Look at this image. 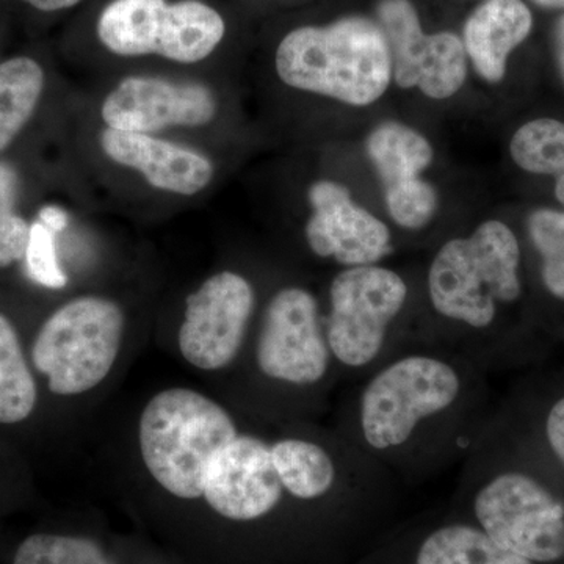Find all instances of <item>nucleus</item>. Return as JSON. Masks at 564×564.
<instances>
[{"label": "nucleus", "instance_id": "obj_12", "mask_svg": "<svg viewBox=\"0 0 564 564\" xmlns=\"http://www.w3.org/2000/svg\"><path fill=\"white\" fill-rule=\"evenodd\" d=\"M203 499L215 513L239 524L262 521L285 499L295 500L282 484L272 441L245 432L212 459Z\"/></svg>", "mask_w": 564, "mask_h": 564}, {"label": "nucleus", "instance_id": "obj_7", "mask_svg": "<svg viewBox=\"0 0 564 564\" xmlns=\"http://www.w3.org/2000/svg\"><path fill=\"white\" fill-rule=\"evenodd\" d=\"M126 315L120 304L84 295L63 304L47 318L32 344L33 369L58 397L93 391L120 358Z\"/></svg>", "mask_w": 564, "mask_h": 564}, {"label": "nucleus", "instance_id": "obj_25", "mask_svg": "<svg viewBox=\"0 0 564 564\" xmlns=\"http://www.w3.org/2000/svg\"><path fill=\"white\" fill-rule=\"evenodd\" d=\"M54 234L43 221L33 223L24 259L33 281L43 288L63 289L68 276L58 263Z\"/></svg>", "mask_w": 564, "mask_h": 564}, {"label": "nucleus", "instance_id": "obj_26", "mask_svg": "<svg viewBox=\"0 0 564 564\" xmlns=\"http://www.w3.org/2000/svg\"><path fill=\"white\" fill-rule=\"evenodd\" d=\"M543 434L549 452L564 469V395L549 406L544 415Z\"/></svg>", "mask_w": 564, "mask_h": 564}, {"label": "nucleus", "instance_id": "obj_6", "mask_svg": "<svg viewBox=\"0 0 564 564\" xmlns=\"http://www.w3.org/2000/svg\"><path fill=\"white\" fill-rule=\"evenodd\" d=\"M239 432V423L217 400L191 388L163 389L140 414L141 462L170 496L203 499L212 459Z\"/></svg>", "mask_w": 564, "mask_h": 564}, {"label": "nucleus", "instance_id": "obj_16", "mask_svg": "<svg viewBox=\"0 0 564 564\" xmlns=\"http://www.w3.org/2000/svg\"><path fill=\"white\" fill-rule=\"evenodd\" d=\"M99 141L111 161L137 170L158 191L192 196L204 191L214 177L209 159L150 133L107 128Z\"/></svg>", "mask_w": 564, "mask_h": 564}, {"label": "nucleus", "instance_id": "obj_5", "mask_svg": "<svg viewBox=\"0 0 564 564\" xmlns=\"http://www.w3.org/2000/svg\"><path fill=\"white\" fill-rule=\"evenodd\" d=\"M410 302V282L383 263L334 274L323 325L340 380L356 383L414 345L413 328L404 322Z\"/></svg>", "mask_w": 564, "mask_h": 564}, {"label": "nucleus", "instance_id": "obj_30", "mask_svg": "<svg viewBox=\"0 0 564 564\" xmlns=\"http://www.w3.org/2000/svg\"><path fill=\"white\" fill-rule=\"evenodd\" d=\"M532 2L547 10H564V0H532Z\"/></svg>", "mask_w": 564, "mask_h": 564}, {"label": "nucleus", "instance_id": "obj_21", "mask_svg": "<svg viewBox=\"0 0 564 564\" xmlns=\"http://www.w3.org/2000/svg\"><path fill=\"white\" fill-rule=\"evenodd\" d=\"M511 159L527 173L555 177V196L564 206V122L538 118L514 132Z\"/></svg>", "mask_w": 564, "mask_h": 564}, {"label": "nucleus", "instance_id": "obj_11", "mask_svg": "<svg viewBox=\"0 0 564 564\" xmlns=\"http://www.w3.org/2000/svg\"><path fill=\"white\" fill-rule=\"evenodd\" d=\"M378 24L392 58V80L403 90L417 88L426 98L444 101L463 90L469 58L456 33H425L411 0H380Z\"/></svg>", "mask_w": 564, "mask_h": 564}, {"label": "nucleus", "instance_id": "obj_14", "mask_svg": "<svg viewBox=\"0 0 564 564\" xmlns=\"http://www.w3.org/2000/svg\"><path fill=\"white\" fill-rule=\"evenodd\" d=\"M313 214L304 228L313 254L340 269L383 263L392 256L391 229L372 212L364 209L340 182H314L307 193Z\"/></svg>", "mask_w": 564, "mask_h": 564}, {"label": "nucleus", "instance_id": "obj_23", "mask_svg": "<svg viewBox=\"0 0 564 564\" xmlns=\"http://www.w3.org/2000/svg\"><path fill=\"white\" fill-rule=\"evenodd\" d=\"M527 231L540 256L545 291L564 302V212L534 210L527 221Z\"/></svg>", "mask_w": 564, "mask_h": 564}, {"label": "nucleus", "instance_id": "obj_4", "mask_svg": "<svg viewBox=\"0 0 564 564\" xmlns=\"http://www.w3.org/2000/svg\"><path fill=\"white\" fill-rule=\"evenodd\" d=\"M280 79L350 107L380 101L392 82V58L381 25L345 17L328 25H304L282 39L274 57Z\"/></svg>", "mask_w": 564, "mask_h": 564}, {"label": "nucleus", "instance_id": "obj_27", "mask_svg": "<svg viewBox=\"0 0 564 564\" xmlns=\"http://www.w3.org/2000/svg\"><path fill=\"white\" fill-rule=\"evenodd\" d=\"M40 221H43L44 225L50 226L52 231H62L66 226V221H68V217H66L65 212L58 209V207H44L43 210L40 212Z\"/></svg>", "mask_w": 564, "mask_h": 564}, {"label": "nucleus", "instance_id": "obj_22", "mask_svg": "<svg viewBox=\"0 0 564 564\" xmlns=\"http://www.w3.org/2000/svg\"><path fill=\"white\" fill-rule=\"evenodd\" d=\"M13 564H115L106 551L84 536L35 533L25 538Z\"/></svg>", "mask_w": 564, "mask_h": 564}, {"label": "nucleus", "instance_id": "obj_17", "mask_svg": "<svg viewBox=\"0 0 564 564\" xmlns=\"http://www.w3.org/2000/svg\"><path fill=\"white\" fill-rule=\"evenodd\" d=\"M532 11L522 0H485L464 24L463 44L470 65L488 84L507 74L511 52L529 39Z\"/></svg>", "mask_w": 564, "mask_h": 564}, {"label": "nucleus", "instance_id": "obj_9", "mask_svg": "<svg viewBox=\"0 0 564 564\" xmlns=\"http://www.w3.org/2000/svg\"><path fill=\"white\" fill-rule=\"evenodd\" d=\"M96 32L111 54H154L188 65L217 50L226 24L221 14L202 0H111L99 14Z\"/></svg>", "mask_w": 564, "mask_h": 564}, {"label": "nucleus", "instance_id": "obj_18", "mask_svg": "<svg viewBox=\"0 0 564 564\" xmlns=\"http://www.w3.org/2000/svg\"><path fill=\"white\" fill-rule=\"evenodd\" d=\"M413 564H533L494 543L469 521H454L430 530L415 547Z\"/></svg>", "mask_w": 564, "mask_h": 564}, {"label": "nucleus", "instance_id": "obj_24", "mask_svg": "<svg viewBox=\"0 0 564 564\" xmlns=\"http://www.w3.org/2000/svg\"><path fill=\"white\" fill-rule=\"evenodd\" d=\"M17 192V173L0 162V269L22 261L31 239L32 225L14 210Z\"/></svg>", "mask_w": 564, "mask_h": 564}, {"label": "nucleus", "instance_id": "obj_8", "mask_svg": "<svg viewBox=\"0 0 564 564\" xmlns=\"http://www.w3.org/2000/svg\"><path fill=\"white\" fill-rule=\"evenodd\" d=\"M252 364L265 383L285 392L326 397L339 383L323 310L310 289L285 285L273 293L256 334Z\"/></svg>", "mask_w": 564, "mask_h": 564}, {"label": "nucleus", "instance_id": "obj_1", "mask_svg": "<svg viewBox=\"0 0 564 564\" xmlns=\"http://www.w3.org/2000/svg\"><path fill=\"white\" fill-rule=\"evenodd\" d=\"M486 377L454 352L411 345L350 384L334 430L397 484L433 480L466 462L491 425Z\"/></svg>", "mask_w": 564, "mask_h": 564}, {"label": "nucleus", "instance_id": "obj_2", "mask_svg": "<svg viewBox=\"0 0 564 564\" xmlns=\"http://www.w3.org/2000/svg\"><path fill=\"white\" fill-rule=\"evenodd\" d=\"M521 269L518 237L500 220L441 245L425 274L432 323L415 333L414 345L454 352L486 375L502 366L500 328L505 311L524 295Z\"/></svg>", "mask_w": 564, "mask_h": 564}, {"label": "nucleus", "instance_id": "obj_28", "mask_svg": "<svg viewBox=\"0 0 564 564\" xmlns=\"http://www.w3.org/2000/svg\"><path fill=\"white\" fill-rule=\"evenodd\" d=\"M40 11H61L77 6L82 0H21Z\"/></svg>", "mask_w": 564, "mask_h": 564}, {"label": "nucleus", "instance_id": "obj_20", "mask_svg": "<svg viewBox=\"0 0 564 564\" xmlns=\"http://www.w3.org/2000/svg\"><path fill=\"white\" fill-rule=\"evenodd\" d=\"M39 400L35 378L13 323L0 314V423L14 425L31 417Z\"/></svg>", "mask_w": 564, "mask_h": 564}, {"label": "nucleus", "instance_id": "obj_3", "mask_svg": "<svg viewBox=\"0 0 564 564\" xmlns=\"http://www.w3.org/2000/svg\"><path fill=\"white\" fill-rule=\"evenodd\" d=\"M459 496L494 543L533 564L564 558L563 500L536 475L500 462L485 434L462 464Z\"/></svg>", "mask_w": 564, "mask_h": 564}, {"label": "nucleus", "instance_id": "obj_10", "mask_svg": "<svg viewBox=\"0 0 564 564\" xmlns=\"http://www.w3.org/2000/svg\"><path fill=\"white\" fill-rule=\"evenodd\" d=\"M256 313V292L243 274H212L187 296L177 347L184 361L203 372L228 369L243 351Z\"/></svg>", "mask_w": 564, "mask_h": 564}, {"label": "nucleus", "instance_id": "obj_19", "mask_svg": "<svg viewBox=\"0 0 564 564\" xmlns=\"http://www.w3.org/2000/svg\"><path fill=\"white\" fill-rule=\"evenodd\" d=\"M44 70L31 57L0 63V152L10 147L39 107Z\"/></svg>", "mask_w": 564, "mask_h": 564}, {"label": "nucleus", "instance_id": "obj_13", "mask_svg": "<svg viewBox=\"0 0 564 564\" xmlns=\"http://www.w3.org/2000/svg\"><path fill=\"white\" fill-rule=\"evenodd\" d=\"M366 152L392 221L406 231L426 228L440 207L436 188L422 177L434 161L430 140L404 122L384 121L367 137Z\"/></svg>", "mask_w": 564, "mask_h": 564}, {"label": "nucleus", "instance_id": "obj_29", "mask_svg": "<svg viewBox=\"0 0 564 564\" xmlns=\"http://www.w3.org/2000/svg\"><path fill=\"white\" fill-rule=\"evenodd\" d=\"M555 58L564 85V17L555 28Z\"/></svg>", "mask_w": 564, "mask_h": 564}, {"label": "nucleus", "instance_id": "obj_15", "mask_svg": "<svg viewBox=\"0 0 564 564\" xmlns=\"http://www.w3.org/2000/svg\"><path fill=\"white\" fill-rule=\"evenodd\" d=\"M217 109V96L206 85L131 76L107 96L101 115L107 128L151 133L209 124Z\"/></svg>", "mask_w": 564, "mask_h": 564}]
</instances>
